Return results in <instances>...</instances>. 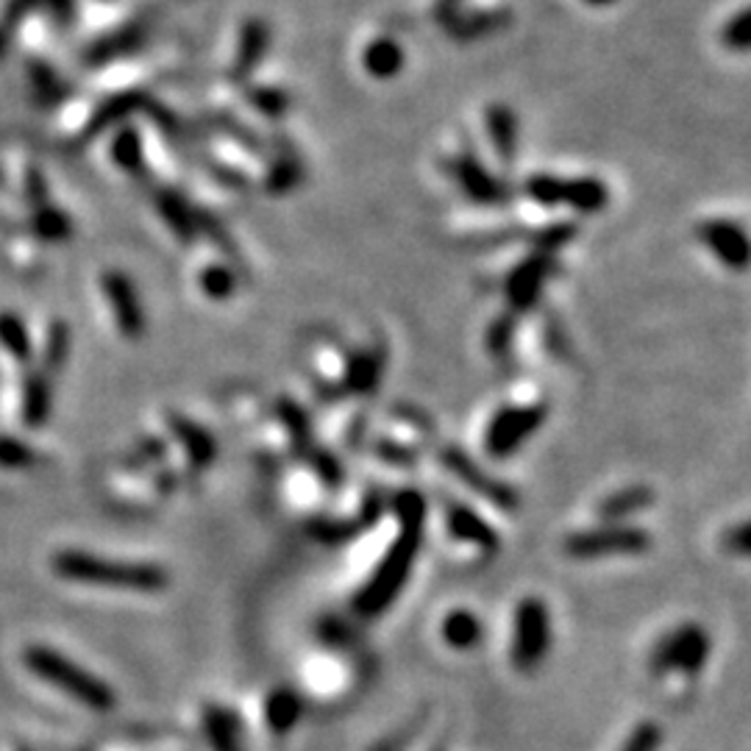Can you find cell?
Returning <instances> with one entry per match:
<instances>
[{
    "label": "cell",
    "mask_w": 751,
    "mask_h": 751,
    "mask_svg": "<svg viewBox=\"0 0 751 751\" xmlns=\"http://www.w3.org/2000/svg\"><path fill=\"white\" fill-rule=\"evenodd\" d=\"M362 65L378 81H387V78L398 76L401 67H404V48H401L395 39L378 37L373 42H367L365 53H362Z\"/></svg>",
    "instance_id": "obj_19"
},
{
    "label": "cell",
    "mask_w": 751,
    "mask_h": 751,
    "mask_svg": "<svg viewBox=\"0 0 751 751\" xmlns=\"http://www.w3.org/2000/svg\"><path fill=\"white\" fill-rule=\"evenodd\" d=\"M395 512H398L401 532L387 549V554L378 562L376 573L365 582V587L356 595V610L365 617H376L398 599L401 587L406 584L415 562L417 551H421L423 540V521H426V501L415 490H404L395 495Z\"/></svg>",
    "instance_id": "obj_1"
},
{
    "label": "cell",
    "mask_w": 751,
    "mask_h": 751,
    "mask_svg": "<svg viewBox=\"0 0 751 751\" xmlns=\"http://www.w3.org/2000/svg\"><path fill=\"white\" fill-rule=\"evenodd\" d=\"M406 740H409V729H406V732H401V734H393V738L382 740V743H378L373 751H404Z\"/></svg>",
    "instance_id": "obj_40"
},
{
    "label": "cell",
    "mask_w": 751,
    "mask_h": 751,
    "mask_svg": "<svg viewBox=\"0 0 751 751\" xmlns=\"http://www.w3.org/2000/svg\"><path fill=\"white\" fill-rule=\"evenodd\" d=\"M300 715H304V701H300V695L295 690L278 688L267 695L265 718L267 727L276 734H287L300 721Z\"/></svg>",
    "instance_id": "obj_21"
},
{
    "label": "cell",
    "mask_w": 751,
    "mask_h": 751,
    "mask_svg": "<svg viewBox=\"0 0 751 751\" xmlns=\"http://www.w3.org/2000/svg\"><path fill=\"white\" fill-rule=\"evenodd\" d=\"M445 512H448V532L460 543H471L476 549L487 551V554L498 551V534L478 512H473L467 504H460V501H448Z\"/></svg>",
    "instance_id": "obj_13"
},
{
    "label": "cell",
    "mask_w": 751,
    "mask_h": 751,
    "mask_svg": "<svg viewBox=\"0 0 751 751\" xmlns=\"http://www.w3.org/2000/svg\"><path fill=\"white\" fill-rule=\"evenodd\" d=\"M267 45H270V28H267L261 20L245 22L243 33H239L237 59H234V67H231L234 76L245 78L248 72H254L256 65L265 59Z\"/></svg>",
    "instance_id": "obj_18"
},
{
    "label": "cell",
    "mask_w": 751,
    "mask_h": 751,
    "mask_svg": "<svg viewBox=\"0 0 751 751\" xmlns=\"http://www.w3.org/2000/svg\"><path fill=\"white\" fill-rule=\"evenodd\" d=\"M167 423H170L178 443L187 448L189 465H192L195 471H204V467H209L211 462H215L217 443H215V437H211V434L200 426V423L189 421V417H184V415H170L167 417Z\"/></svg>",
    "instance_id": "obj_15"
},
{
    "label": "cell",
    "mask_w": 751,
    "mask_h": 751,
    "mask_svg": "<svg viewBox=\"0 0 751 751\" xmlns=\"http://www.w3.org/2000/svg\"><path fill=\"white\" fill-rule=\"evenodd\" d=\"M549 610L540 599H523L515 610V640H512V662L517 671L537 668L549 654Z\"/></svg>",
    "instance_id": "obj_5"
},
{
    "label": "cell",
    "mask_w": 751,
    "mask_h": 751,
    "mask_svg": "<svg viewBox=\"0 0 751 751\" xmlns=\"http://www.w3.org/2000/svg\"><path fill=\"white\" fill-rule=\"evenodd\" d=\"M699 239L710 245L712 254L723 261L727 267L743 270L749 261V239L745 231L732 220H704L699 226Z\"/></svg>",
    "instance_id": "obj_11"
},
{
    "label": "cell",
    "mask_w": 751,
    "mask_h": 751,
    "mask_svg": "<svg viewBox=\"0 0 751 751\" xmlns=\"http://www.w3.org/2000/svg\"><path fill=\"white\" fill-rule=\"evenodd\" d=\"M111 159L128 172H137L142 167V139H139L137 128L126 126L117 134L115 145H111Z\"/></svg>",
    "instance_id": "obj_26"
},
{
    "label": "cell",
    "mask_w": 751,
    "mask_h": 751,
    "mask_svg": "<svg viewBox=\"0 0 751 751\" xmlns=\"http://www.w3.org/2000/svg\"><path fill=\"white\" fill-rule=\"evenodd\" d=\"M248 103L254 106L256 111H261V115L278 117L287 111L289 98H287V92H281V89H276V87H254V89H248Z\"/></svg>",
    "instance_id": "obj_31"
},
{
    "label": "cell",
    "mask_w": 751,
    "mask_h": 751,
    "mask_svg": "<svg viewBox=\"0 0 751 751\" xmlns=\"http://www.w3.org/2000/svg\"><path fill=\"white\" fill-rule=\"evenodd\" d=\"M651 504H654V490L645 487V484H632V487L606 495L599 506V517L604 523H621L623 517L638 515V512L649 510Z\"/></svg>",
    "instance_id": "obj_17"
},
{
    "label": "cell",
    "mask_w": 751,
    "mask_h": 751,
    "mask_svg": "<svg viewBox=\"0 0 751 751\" xmlns=\"http://www.w3.org/2000/svg\"><path fill=\"white\" fill-rule=\"evenodd\" d=\"M50 406H53L50 378L45 373H31L22 387V423L31 428L45 426V421L50 417Z\"/></svg>",
    "instance_id": "obj_20"
},
{
    "label": "cell",
    "mask_w": 751,
    "mask_h": 751,
    "mask_svg": "<svg viewBox=\"0 0 751 751\" xmlns=\"http://www.w3.org/2000/svg\"><path fill=\"white\" fill-rule=\"evenodd\" d=\"M0 345L17 362L31 359V334H28L22 317H17L14 312H0Z\"/></svg>",
    "instance_id": "obj_25"
},
{
    "label": "cell",
    "mask_w": 751,
    "mask_h": 751,
    "mask_svg": "<svg viewBox=\"0 0 751 751\" xmlns=\"http://www.w3.org/2000/svg\"><path fill=\"white\" fill-rule=\"evenodd\" d=\"M448 170L454 172V178L465 189L467 198L476 200V204H498L504 198V187L498 184V178L490 176L473 154L456 156Z\"/></svg>",
    "instance_id": "obj_12"
},
{
    "label": "cell",
    "mask_w": 751,
    "mask_h": 751,
    "mask_svg": "<svg viewBox=\"0 0 751 751\" xmlns=\"http://www.w3.org/2000/svg\"><path fill=\"white\" fill-rule=\"evenodd\" d=\"M159 215L165 217L167 226L176 231V237L181 243H189V239L198 237V220H195V209L176 192H161L159 195Z\"/></svg>",
    "instance_id": "obj_23"
},
{
    "label": "cell",
    "mask_w": 751,
    "mask_h": 751,
    "mask_svg": "<svg viewBox=\"0 0 751 751\" xmlns=\"http://www.w3.org/2000/svg\"><path fill=\"white\" fill-rule=\"evenodd\" d=\"M662 743V729L654 721H643L632 729L621 751H656Z\"/></svg>",
    "instance_id": "obj_33"
},
{
    "label": "cell",
    "mask_w": 751,
    "mask_h": 751,
    "mask_svg": "<svg viewBox=\"0 0 751 751\" xmlns=\"http://www.w3.org/2000/svg\"><path fill=\"white\" fill-rule=\"evenodd\" d=\"M53 573L70 582L103 584V587L159 593L167 587V573L148 562H122L89 554V551H59L53 556Z\"/></svg>",
    "instance_id": "obj_2"
},
{
    "label": "cell",
    "mask_w": 751,
    "mask_h": 751,
    "mask_svg": "<svg viewBox=\"0 0 751 751\" xmlns=\"http://www.w3.org/2000/svg\"><path fill=\"white\" fill-rule=\"evenodd\" d=\"M487 131L493 139L495 154L504 161L515 159L517 150V117L510 106H490L487 109Z\"/></svg>",
    "instance_id": "obj_22"
},
{
    "label": "cell",
    "mask_w": 751,
    "mask_h": 751,
    "mask_svg": "<svg viewBox=\"0 0 751 751\" xmlns=\"http://www.w3.org/2000/svg\"><path fill=\"white\" fill-rule=\"evenodd\" d=\"M33 231L42 239H67L70 237V220H67L65 211L39 209L33 215Z\"/></svg>",
    "instance_id": "obj_32"
},
{
    "label": "cell",
    "mask_w": 751,
    "mask_h": 751,
    "mask_svg": "<svg viewBox=\"0 0 751 751\" xmlns=\"http://www.w3.org/2000/svg\"><path fill=\"white\" fill-rule=\"evenodd\" d=\"M706 656H710V638L699 623H684V626L673 629L671 634L654 645L651 654V671L656 676L662 673H699L704 668Z\"/></svg>",
    "instance_id": "obj_4"
},
{
    "label": "cell",
    "mask_w": 751,
    "mask_h": 751,
    "mask_svg": "<svg viewBox=\"0 0 751 751\" xmlns=\"http://www.w3.org/2000/svg\"><path fill=\"white\" fill-rule=\"evenodd\" d=\"M512 332H515V323H512L510 317H498L487 332L490 350H493V354H506L512 343Z\"/></svg>",
    "instance_id": "obj_36"
},
{
    "label": "cell",
    "mask_w": 751,
    "mask_h": 751,
    "mask_svg": "<svg viewBox=\"0 0 751 751\" xmlns=\"http://www.w3.org/2000/svg\"><path fill=\"white\" fill-rule=\"evenodd\" d=\"M651 537L645 528L638 526H610L590 528V532H576L565 540V551L576 560H595V556H615V554H643L649 551Z\"/></svg>",
    "instance_id": "obj_6"
},
{
    "label": "cell",
    "mask_w": 751,
    "mask_h": 751,
    "mask_svg": "<svg viewBox=\"0 0 751 751\" xmlns=\"http://www.w3.org/2000/svg\"><path fill=\"white\" fill-rule=\"evenodd\" d=\"M298 178H300V170L295 167V161L281 159L276 167H273L270 181H267V184H270L273 192H287L289 187H295V184H298Z\"/></svg>",
    "instance_id": "obj_35"
},
{
    "label": "cell",
    "mask_w": 751,
    "mask_h": 751,
    "mask_svg": "<svg viewBox=\"0 0 751 751\" xmlns=\"http://www.w3.org/2000/svg\"><path fill=\"white\" fill-rule=\"evenodd\" d=\"M545 406L526 404V406H504L493 415L484 432V448L490 456H510L543 426Z\"/></svg>",
    "instance_id": "obj_7"
},
{
    "label": "cell",
    "mask_w": 751,
    "mask_h": 751,
    "mask_svg": "<svg viewBox=\"0 0 751 751\" xmlns=\"http://www.w3.org/2000/svg\"><path fill=\"white\" fill-rule=\"evenodd\" d=\"M443 640L451 649L467 651L482 640V621L471 610H454L443 621Z\"/></svg>",
    "instance_id": "obj_24"
},
{
    "label": "cell",
    "mask_w": 751,
    "mask_h": 751,
    "mask_svg": "<svg viewBox=\"0 0 751 751\" xmlns=\"http://www.w3.org/2000/svg\"><path fill=\"white\" fill-rule=\"evenodd\" d=\"M67 354H70V328L65 320H56L48 332V348H45V367L59 370L65 367Z\"/></svg>",
    "instance_id": "obj_29"
},
{
    "label": "cell",
    "mask_w": 751,
    "mask_h": 751,
    "mask_svg": "<svg viewBox=\"0 0 751 751\" xmlns=\"http://www.w3.org/2000/svg\"><path fill=\"white\" fill-rule=\"evenodd\" d=\"M26 665L31 668V673H37L42 682L53 684L61 693L72 695L78 704L89 706V710L106 712L115 706V690H111L103 679L83 671L81 665H76V662L67 660L59 651L48 649V645H31V649L26 651Z\"/></svg>",
    "instance_id": "obj_3"
},
{
    "label": "cell",
    "mask_w": 751,
    "mask_h": 751,
    "mask_svg": "<svg viewBox=\"0 0 751 751\" xmlns=\"http://www.w3.org/2000/svg\"><path fill=\"white\" fill-rule=\"evenodd\" d=\"M723 45L729 50H745L749 48V9H740L732 20L723 26Z\"/></svg>",
    "instance_id": "obj_34"
},
{
    "label": "cell",
    "mask_w": 751,
    "mask_h": 751,
    "mask_svg": "<svg viewBox=\"0 0 751 751\" xmlns=\"http://www.w3.org/2000/svg\"><path fill=\"white\" fill-rule=\"evenodd\" d=\"M584 3H590V6H610V3H615V0H584Z\"/></svg>",
    "instance_id": "obj_41"
},
{
    "label": "cell",
    "mask_w": 751,
    "mask_h": 751,
    "mask_svg": "<svg viewBox=\"0 0 751 751\" xmlns=\"http://www.w3.org/2000/svg\"><path fill=\"white\" fill-rule=\"evenodd\" d=\"M39 462V454L26 443V439L17 437H0V467H9V471H26Z\"/></svg>",
    "instance_id": "obj_28"
},
{
    "label": "cell",
    "mask_w": 751,
    "mask_h": 751,
    "mask_svg": "<svg viewBox=\"0 0 751 751\" xmlns=\"http://www.w3.org/2000/svg\"><path fill=\"white\" fill-rule=\"evenodd\" d=\"M376 451L382 454L384 462H389V465H412V462H415V456H412L406 448H401V445L378 443Z\"/></svg>",
    "instance_id": "obj_38"
},
{
    "label": "cell",
    "mask_w": 751,
    "mask_h": 751,
    "mask_svg": "<svg viewBox=\"0 0 751 751\" xmlns=\"http://www.w3.org/2000/svg\"><path fill=\"white\" fill-rule=\"evenodd\" d=\"M551 267H554L551 254L540 250V254L523 259L521 265L510 273V278H506V298H510V304L515 306V309H532V306L537 304Z\"/></svg>",
    "instance_id": "obj_10"
},
{
    "label": "cell",
    "mask_w": 751,
    "mask_h": 751,
    "mask_svg": "<svg viewBox=\"0 0 751 751\" xmlns=\"http://www.w3.org/2000/svg\"><path fill=\"white\" fill-rule=\"evenodd\" d=\"M315 465H317V471H320L323 482L332 484V487H337L339 476H343V471H339L337 460H334L332 454H317L315 456Z\"/></svg>",
    "instance_id": "obj_37"
},
{
    "label": "cell",
    "mask_w": 751,
    "mask_h": 751,
    "mask_svg": "<svg viewBox=\"0 0 751 751\" xmlns=\"http://www.w3.org/2000/svg\"><path fill=\"white\" fill-rule=\"evenodd\" d=\"M378 373H382V362L376 354H354L348 362V387L356 393H370L378 382Z\"/></svg>",
    "instance_id": "obj_27"
},
{
    "label": "cell",
    "mask_w": 751,
    "mask_h": 751,
    "mask_svg": "<svg viewBox=\"0 0 751 751\" xmlns=\"http://www.w3.org/2000/svg\"><path fill=\"white\" fill-rule=\"evenodd\" d=\"M443 465L465 484L467 490H473L476 495H484L490 504H495L498 510H515L517 506V493L510 487V484L498 482V478L490 476L487 471H482V465H476V460H471V454L460 448H445L443 454Z\"/></svg>",
    "instance_id": "obj_8"
},
{
    "label": "cell",
    "mask_w": 751,
    "mask_h": 751,
    "mask_svg": "<svg viewBox=\"0 0 751 751\" xmlns=\"http://www.w3.org/2000/svg\"><path fill=\"white\" fill-rule=\"evenodd\" d=\"M100 287H103V295L109 298L111 315H115L120 334H126V337L131 339L142 337L145 312L142 304H139L137 287H134L131 278L120 270H109L100 278Z\"/></svg>",
    "instance_id": "obj_9"
},
{
    "label": "cell",
    "mask_w": 751,
    "mask_h": 751,
    "mask_svg": "<svg viewBox=\"0 0 751 751\" xmlns=\"http://www.w3.org/2000/svg\"><path fill=\"white\" fill-rule=\"evenodd\" d=\"M200 287H204V293L209 295V298L223 300L234 293L237 278H234V273L228 270L226 265H209L200 273Z\"/></svg>",
    "instance_id": "obj_30"
},
{
    "label": "cell",
    "mask_w": 751,
    "mask_h": 751,
    "mask_svg": "<svg viewBox=\"0 0 751 751\" xmlns=\"http://www.w3.org/2000/svg\"><path fill=\"white\" fill-rule=\"evenodd\" d=\"M606 200H610V189L601 178H560V184H556V206L565 204L582 211V215L601 211Z\"/></svg>",
    "instance_id": "obj_14"
},
{
    "label": "cell",
    "mask_w": 751,
    "mask_h": 751,
    "mask_svg": "<svg viewBox=\"0 0 751 751\" xmlns=\"http://www.w3.org/2000/svg\"><path fill=\"white\" fill-rule=\"evenodd\" d=\"M727 549L734 551V554H745V551H749V526H745V523H738L734 528H729Z\"/></svg>",
    "instance_id": "obj_39"
},
{
    "label": "cell",
    "mask_w": 751,
    "mask_h": 751,
    "mask_svg": "<svg viewBox=\"0 0 751 751\" xmlns=\"http://www.w3.org/2000/svg\"><path fill=\"white\" fill-rule=\"evenodd\" d=\"M204 732L215 751H243V721L228 706L209 704L204 710Z\"/></svg>",
    "instance_id": "obj_16"
}]
</instances>
